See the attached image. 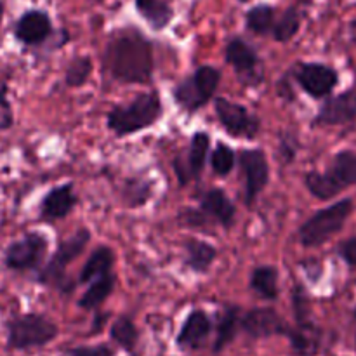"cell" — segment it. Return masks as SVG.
Instances as JSON below:
<instances>
[{
  "mask_svg": "<svg viewBox=\"0 0 356 356\" xmlns=\"http://www.w3.org/2000/svg\"><path fill=\"white\" fill-rule=\"evenodd\" d=\"M149 195H152L149 184L141 179L127 181V184L124 188V198L127 202V205H131V207H139V205L146 204Z\"/></svg>",
  "mask_w": 356,
  "mask_h": 356,
  "instance_id": "32",
  "label": "cell"
},
{
  "mask_svg": "<svg viewBox=\"0 0 356 356\" xmlns=\"http://www.w3.org/2000/svg\"><path fill=\"white\" fill-rule=\"evenodd\" d=\"M305 184L309 193L318 198V200H330V198H334L343 191L327 172H308L305 176Z\"/></svg>",
  "mask_w": 356,
  "mask_h": 356,
  "instance_id": "26",
  "label": "cell"
},
{
  "mask_svg": "<svg viewBox=\"0 0 356 356\" xmlns=\"http://www.w3.org/2000/svg\"><path fill=\"white\" fill-rule=\"evenodd\" d=\"M334 183L344 190V188L356 184V153L344 149L334 156L332 163H330L329 170H327Z\"/></svg>",
  "mask_w": 356,
  "mask_h": 356,
  "instance_id": "21",
  "label": "cell"
},
{
  "mask_svg": "<svg viewBox=\"0 0 356 356\" xmlns=\"http://www.w3.org/2000/svg\"><path fill=\"white\" fill-rule=\"evenodd\" d=\"M275 9L266 3L252 7L249 13L245 14V26L256 35H268L271 31L273 33L275 28Z\"/></svg>",
  "mask_w": 356,
  "mask_h": 356,
  "instance_id": "24",
  "label": "cell"
},
{
  "mask_svg": "<svg viewBox=\"0 0 356 356\" xmlns=\"http://www.w3.org/2000/svg\"><path fill=\"white\" fill-rule=\"evenodd\" d=\"M211 329L212 323L207 313L202 309H195L186 316L183 327H181V332L177 336V346L183 350H197V348L204 346Z\"/></svg>",
  "mask_w": 356,
  "mask_h": 356,
  "instance_id": "14",
  "label": "cell"
},
{
  "mask_svg": "<svg viewBox=\"0 0 356 356\" xmlns=\"http://www.w3.org/2000/svg\"><path fill=\"white\" fill-rule=\"evenodd\" d=\"M353 211V202L350 198L332 204L330 207L313 214L299 228V240L305 247H318L325 243L330 236L341 232Z\"/></svg>",
  "mask_w": 356,
  "mask_h": 356,
  "instance_id": "4",
  "label": "cell"
},
{
  "mask_svg": "<svg viewBox=\"0 0 356 356\" xmlns=\"http://www.w3.org/2000/svg\"><path fill=\"white\" fill-rule=\"evenodd\" d=\"M75 204L76 197L73 193L72 184L52 188L40 204V218L44 221H58V219L66 218L73 211Z\"/></svg>",
  "mask_w": 356,
  "mask_h": 356,
  "instance_id": "15",
  "label": "cell"
},
{
  "mask_svg": "<svg viewBox=\"0 0 356 356\" xmlns=\"http://www.w3.org/2000/svg\"><path fill=\"white\" fill-rule=\"evenodd\" d=\"M238 308H226L222 315L219 316L218 322V337H216L214 350L221 351L222 348L228 346L236 334V325H238Z\"/></svg>",
  "mask_w": 356,
  "mask_h": 356,
  "instance_id": "27",
  "label": "cell"
},
{
  "mask_svg": "<svg viewBox=\"0 0 356 356\" xmlns=\"http://www.w3.org/2000/svg\"><path fill=\"white\" fill-rule=\"evenodd\" d=\"M299 26H301V16H299L298 9L296 7H289L282 14L280 19L275 23L273 38L277 42H289L291 38L296 37V33L299 31Z\"/></svg>",
  "mask_w": 356,
  "mask_h": 356,
  "instance_id": "29",
  "label": "cell"
},
{
  "mask_svg": "<svg viewBox=\"0 0 356 356\" xmlns=\"http://www.w3.org/2000/svg\"><path fill=\"white\" fill-rule=\"evenodd\" d=\"M52 33V21L47 13L38 9L21 14L14 26V37L24 45H38L47 40Z\"/></svg>",
  "mask_w": 356,
  "mask_h": 356,
  "instance_id": "12",
  "label": "cell"
},
{
  "mask_svg": "<svg viewBox=\"0 0 356 356\" xmlns=\"http://www.w3.org/2000/svg\"><path fill=\"white\" fill-rule=\"evenodd\" d=\"M250 287L263 299L273 301L278 296V271L273 266H259L250 275Z\"/></svg>",
  "mask_w": 356,
  "mask_h": 356,
  "instance_id": "22",
  "label": "cell"
},
{
  "mask_svg": "<svg viewBox=\"0 0 356 356\" xmlns=\"http://www.w3.org/2000/svg\"><path fill=\"white\" fill-rule=\"evenodd\" d=\"M184 250H186V264L188 268L195 271V273H207L211 270L212 263H214L216 252L214 247L202 240L191 238L184 243Z\"/></svg>",
  "mask_w": 356,
  "mask_h": 356,
  "instance_id": "20",
  "label": "cell"
},
{
  "mask_svg": "<svg viewBox=\"0 0 356 356\" xmlns=\"http://www.w3.org/2000/svg\"><path fill=\"white\" fill-rule=\"evenodd\" d=\"M13 124V111L7 101V86H0V131L9 129Z\"/></svg>",
  "mask_w": 356,
  "mask_h": 356,
  "instance_id": "33",
  "label": "cell"
},
{
  "mask_svg": "<svg viewBox=\"0 0 356 356\" xmlns=\"http://www.w3.org/2000/svg\"><path fill=\"white\" fill-rule=\"evenodd\" d=\"M355 318H356V312H355Z\"/></svg>",
  "mask_w": 356,
  "mask_h": 356,
  "instance_id": "39",
  "label": "cell"
},
{
  "mask_svg": "<svg viewBox=\"0 0 356 356\" xmlns=\"http://www.w3.org/2000/svg\"><path fill=\"white\" fill-rule=\"evenodd\" d=\"M68 356H113L111 348L99 344V346H89V348H75L68 353Z\"/></svg>",
  "mask_w": 356,
  "mask_h": 356,
  "instance_id": "34",
  "label": "cell"
},
{
  "mask_svg": "<svg viewBox=\"0 0 356 356\" xmlns=\"http://www.w3.org/2000/svg\"><path fill=\"white\" fill-rule=\"evenodd\" d=\"M238 2H249V0H238Z\"/></svg>",
  "mask_w": 356,
  "mask_h": 356,
  "instance_id": "38",
  "label": "cell"
},
{
  "mask_svg": "<svg viewBox=\"0 0 356 356\" xmlns=\"http://www.w3.org/2000/svg\"><path fill=\"white\" fill-rule=\"evenodd\" d=\"M294 76L305 92L315 99L329 96L339 80L336 70L322 63H302L294 70Z\"/></svg>",
  "mask_w": 356,
  "mask_h": 356,
  "instance_id": "10",
  "label": "cell"
},
{
  "mask_svg": "<svg viewBox=\"0 0 356 356\" xmlns=\"http://www.w3.org/2000/svg\"><path fill=\"white\" fill-rule=\"evenodd\" d=\"M240 163L245 177V204L252 205L270 179L268 156L263 149H242Z\"/></svg>",
  "mask_w": 356,
  "mask_h": 356,
  "instance_id": "9",
  "label": "cell"
},
{
  "mask_svg": "<svg viewBox=\"0 0 356 356\" xmlns=\"http://www.w3.org/2000/svg\"><path fill=\"white\" fill-rule=\"evenodd\" d=\"M162 117V101L156 92L139 94L132 103L117 106L108 115V129L124 138L145 131Z\"/></svg>",
  "mask_w": 356,
  "mask_h": 356,
  "instance_id": "2",
  "label": "cell"
},
{
  "mask_svg": "<svg viewBox=\"0 0 356 356\" xmlns=\"http://www.w3.org/2000/svg\"><path fill=\"white\" fill-rule=\"evenodd\" d=\"M89 240V229H79L75 235L59 243L54 256L49 259V263L38 273V282L45 285H58V287H63V282L66 278V268H68V264L72 261H75L86 250Z\"/></svg>",
  "mask_w": 356,
  "mask_h": 356,
  "instance_id": "6",
  "label": "cell"
},
{
  "mask_svg": "<svg viewBox=\"0 0 356 356\" xmlns=\"http://www.w3.org/2000/svg\"><path fill=\"white\" fill-rule=\"evenodd\" d=\"M226 61L240 73V75H250L257 70L259 58L252 45L247 44L242 38H233L226 45Z\"/></svg>",
  "mask_w": 356,
  "mask_h": 356,
  "instance_id": "17",
  "label": "cell"
},
{
  "mask_svg": "<svg viewBox=\"0 0 356 356\" xmlns=\"http://www.w3.org/2000/svg\"><path fill=\"white\" fill-rule=\"evenodd\" d=\"M216 115L228 134L235 138L254 139L261 129V122L245 106L228 99H216Z\"/></svg>",
  "mask_w": 356,
  "mask_h": 356,
  "instance_id": "8",
  "label": "cell"
},
{
  "mask_svg": "<svg viewBox=\"0 0 356 356\" xmlns=\"http://www.w3.org/2000/svg\"><path fill=\"white\" fill-rule=\"evenodd\" d=\"M242 329L256 339L277 336V334L291 337L292 334L291 327L271 308H256L247 313L242 318Z\"/></svg>",
  "mask_w": 356,
  "mask_h": 356,
  "instance_id": "11",
  "label": "cell"
},
{
  "mask_svg": "<svg viewBox=\"0 0 356 356\" xmlns=\"http://www.w3.org/2000/svg\"><path fill=\"white\" fill-rule=\"evenodd\" d=\"M212 169L218 176H228L235 167V152L225 143H219L212 152Z\"/></svg>",
  "mask_w": 356,
  "mask_h": 356,
  "instance_id": "31",
  "label": "cell"
},
{
  "mask_svg": "<svg viewBox=\"0 0 356 356\" xmlns=\"http://www.w3.org/2000/svg\"><path fill=\"white\" fill-rule=\"evenodd\" d=\"M90 72H92V63L86 56L75 58L68 66H66L65 82L70 87H80L87 82Z\"/></svg>",
  "mask_w": 356,
  "mask_h": 356,
  "instance_id": "30",
  "label": "cell"
},
{
  "mask_svg": "<svg viewBox=\"0 0 356 356\" xmlns=\"http://www.w3.org/2000/svg\"><path fill=\"white\" fill-rule=\"evenodd\" d=\"M339 254L344 261H346L350 266L356 268V236L355 238L346 240V242L341 243Z\"/></svg>",
  "mask_w": 356,
  "mask_h": 356,
  "instance_id": "35",
  "label": "cell"
},
{
  "mask_svg": "<svg viewBox=\"0 0 356 356\" xmlns=\"http://www.w3.org/2000/svg\"><path fill=\"white\" fill-rule=\"evenodd\" d=\"M115 263V254L110 247L101 245L90 254V257L87 259L86 266L80 271V284H89V282H96L99 278H103L104 275L111 273V268Z\"/></svg>",
  "mask_w": 356,
  "mask_h": 356,
  "instance_id": "18",
  "label": "cell"
},
{
  "mask_svg": "<svg viewBox=\"0 0 356 356\" xmlns=\"http://www.w3.org/2000/svg\"><path fill=\"white\" fill-rule=\"evenodd\" d=\"M356 120V92L346 90L339 96L329 97L320 108L315 124L320 125H344Z\"/></svg>",
  "mask_w": 356,
  "mask_h": 356,
  "instance_id": "13",
  "label": "cell"
},
{
  "mask_svg": "<svg viewBox=\"0 0 356 356\" xmlns=\"http://www.w3.org/2000/svg\"><path fill=\"white\" fill-rule=\"evenodd\" d=\"M209 148H211V136L209 134H205V132H197V134L191 138L190 155H188V176H200V172L204 170Z\"/></svg>",
  "mask_w": 356,
  "mask_h": 356,
  "instance_id": "23",
  "label": "cell"
},
{
  "mask_svg": "<svg viewBox=\"0 0 356 356\" xmlns=\"http://www.w3.org/2000/svg\"><path fill=\"white\" fill-rule=\"evenodd\" d=\"M136 9L143 19L156 31L169 26L174 17L172 7L165 0H136Z\"/></svg>",
  "mask_w": 356,
  "mask_h": 356,
  "instance_id": "19",
  "label": "cell"
},
{
  "mask_svg": "<svg viewBox=\"0 0 356 356\" xmlns=\"http://www.w3.org/2000/svg\"><path fill=\"white\" fill-rule=\"evenodd\" d=\"M58 336V327L37 313L19 315L7 323V348L10 350H31L42 348Z\"/></svg>",
  "mask_w": 356,
  "mask_h": 356,
  "instance_id": "3",
  "label": "cell"
},
{
  "mask_svg": "<svg viewBox=\"0 0 356 356\" xmlns=\"http://www.w3.org/2000/svg\"><path fill=\"white\" fill-rule=\"evenodd\" d=\"M2 17H3V2L0 0V26H2Z\"/></svg>",
  "mask_w": 356,
  "mask_h": 356,
  "instance_id": "37",
  "label": "cell"
},
{
  "mask_svg": "<svg viewBox=\"0 0 356 356\" xmlns=\"http://www.w3.org/2000/svg\"><path fill=\"white\" fill-rule=\"evenodd\" d=\"M104 66L122 83H149L153 79V47L134 28L117 31L104 52Z\"/></svg>",
  "mask_w": 356,
  "mask_h": 356,
  "instance_id": "1",
  "label": "cell"
},
{
  "mask_svg": "<svg viewBox=\"0 0 356 356\" xmlns=\"http://www.w3.org/2000/svg\"><path fill=\"white\" fill-rule=\"evenodd\" d=\"M200 211L207 218L216 219V222H219L225 228H232L233 219H235L236 214L233 202L219 188H212V190L205 191L204 197L200 198Z\"/></svg>",
  "mask_w": 356,
  "mask_h": 356,
  "instance_id": "16",
  "label": "cell"
},
{
  "mask_svg": "<svg viewBox=\"0 0 356 356\" xmlns=\"http://www.w3.org/2000/svg\"><path fill=\"white\" fill-rule=\"evenodd\" d=\"M350 33H351V40L356 44V19L350 24Z\"/></svg>",
  "mask_w": 356,
  "mask_h": 356,
  "instance_id": "36",
  "label": "cell"
},
{
  "mask_svg": "<svg viewBox=\"0 0 356 356\" xmlns=\"http://www.w3.org/2000/svg\"><path fill=\"white\" fill-rule=\"evenodd\" d=\"M111 339L117 344H120L125 351L132 353L138 344V329L134 327V323L127 318V316H120V318L115 320V323L110 329Z\"/></svg>",
  "mask_w": 356,
  "mask_h": 356,
  "instance_id": "28",
  "label": "cell"
},
{
  "mask_svg": "<svg viewBox=\"0 0 356 356\" xmlns=\"http://www.w3.org/2000/svg\"><path fill=\"white\" fill-rule=\"evenodd\" d=\"M47 254V240L40 233H26L10 243L3 254V264L10 271H31L42 266Z\"/></svg>",
  "mask_w": 356,
  "mask_h": 356,
  "instance_id": "7",
  "label": "cell"
},
{
  "mask_svg": "<svg viewBox=\"0 0 356 356\" xmlns=\"http://www.w3.org/2000/svg\"><path fill=\"white\" fill-rule=\"evenodd\" d=\"M115 287V275L113 273H108L104 275L103 278L99 280L92 282V285L89 287V291L80 298L79 305L86 309H96L108 296L113 292Z\"/></svg>",
  "mask_w": 356,
  "mask_h": 356,
  "instance_id": "25",
  "label": "cell"
},
{
  "mask_svg": "<svg viewBox=\"0 0 356 356\" xmlns=\"http://www.w3.org/2000/svg\"><path fill=\"white\" fill-rule=\"evenodd\" d=\"M221 82V72L214 66H200L197 72L186 80L176 86L174 99L184 111H197L211 101Z\"/></svg>",
  "mask_w": 356,
  "mask_h": 356,
  "instance_id": "5",
  "label": "cell"
}]
</instances>
